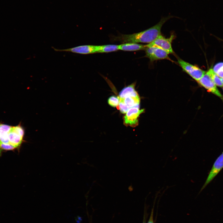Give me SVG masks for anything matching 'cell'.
Returning a JSON list of instances; mask_svg holds the SVG:
<instances>
[{
    "label": "cell",
    "mask_w": 223,
    "mask_h": 223,
    "mask_svg": "<svg viewBox=\"0 0 223 223\" xmlns=\"http://www.w3.org/2000/svg\"><path fill=\"white\" fill-rule=\"evenodd\" d=\"M174 17H176L168 15L163 17L158 23L147 29L132 34L119 35L113 37L112 40L122 43L129 42L151 43L161 35V29L165 23Z\"/></svg>",
    "instance_id": "obj_2"
},
{
    "label": "cell",
    "mask_w": 223,
    "mask_h": 223,
    "mask_svg": "<svg viewBox=\"0 0 223 223\" xmlns=\"http://www.w3.org/2000/svg\"><path fill=\"white\" fill-rule=\"evenodd\" d=\"M177 62L184 72L197 81L201 79L206 73V71L180 58L177 59Z\"/></svg>",
    "instance_id": "obj_3"
},
{
    "label": "cell",
    "mask_w": 223,
    "mask_h": 223,
    "mask_svg": "<svg viewBox=\"0 0 223 223\" xmlns=\"http://www.w3.org/2000/svg\"><path fill=\"white\" fill-rule=\"evenodd\" d=\"M119 50V45H105L97 46V53H109Z\"/></svg>",
    "instance_id": "obj_13"
},
{
    "label": "cell",
    "mask_w": 223,
    "mask_h": 223,
    "mask_svg": "<svg viewBox=\"0 0 223 223\" xmlns=\"http://www.w3.org/2000/svg\"><path fill=\"white\" fill-rule=\"evenodd\" d=\"M119 101V97L112 95L108 98L107 103L111 106L113 107H116L118 106Z\"/></svg>",
    "instance_id": "obj_16"
},
{
    "label": "cell",
    "mask_w": 223,
    "mask_h": 223,
    "mask_svg": "<svg viewBox=\"0 0 223 223\" xmlns=\"http://www.w3.org/2000/svg\"><path fill=\"white\" fill-rule=\"evenodd\" d=\"M199 84L210 92L221 98L222 96L209 75L206 72L204 75L197 81Z\"/></svg>",
    "instance_id": "obj_8"
},
{
    "label": "cell",
    "mask_w": 223,
    "mask_h": 223,
    "mask_svg": "<svg viewBox=\"0 0 223 223\" xmlns=\"http://www.w3.org/2000/svg\"><path fill=\"white\" fill-rule=\"evenodd\" d=\"M146 48V45H143L136 43H125L119 45V50L125 51H135L145 50Z\"/></svg>",
    "instance_id": "obj_10"
},
{
    "label": "cell",
    "mask_w": 223,
    "mask_h": 223,
    "mask_svg": "<svg viewBox=\"0 0 223 223\" xmlns=\"http://www.w3.org/2000/svg\"><path fill=\"white\" fill-rule=\"evenodd\" d=\"M24 135L20 123L11 126L0 122V156L2 151L19 149L24 141Z\"/></svg>",
    "instance_id": "obj_1"
},
{
    "label": "cell",
    "mask_w": 223,
    "mask_h": 223,
    "mask_svg": "<svg viewBox=\"0 0 223 223\" xmlns=\"http://www.w3.org/2000/svg\"><path fill=\"white\" fill-rule=\"evenodd\" d=\"M222 90H223V86H222Z\"/></svg>",
    "instance_id": "obj_21"
},
{
    "label": "cell",
    "mask_w": 223,
    "mask_h": 223,
    "mask_svg": "<svg viewBox=\"0 0 223 223\" xmlns=\"http://www.w3.org/2000/svg\"><path fill=\"white\" fill-rule=\"evenodd\" d=\"M221 81L222 82V84H223V78H221Z\"/></svg>",
    "instance_id": "obj_19"
},
{
    "label": "cell",
    "mask_w": 223,
    "mask_h": 223,
    "mask_svg": "<svg viewBox=\"0 0 223 223\" xmlns=\"http://www.w3.org/2000/svg\"><path fill=\"white\" fill-rule=\"evenodd\" d=\"M142 223H146V218L145 217H144V218L143 219V221Z\"/></svg>",
    "instance_id": "obj_18"
},
{
    "label": "cell",
    "mask_w": 223,
    "mask_h": 223,
    "mask_svg": "<svg viewBox=\"0 0 223 223\" xmlns=\"http://www.w3.org/2000/svg\"><path fill=\"white\" fill-rule=\"evenodd\" d=\"M223 168V152L217 158L205 182L200 191V192L214 178Z\"/></svg>",
    "instance_id": "obj_9"
},
{
    "label": "cell",
    "mask_w": 223,
    "mask_h": 223,
    "mask_svg": "<svg viewBox=\"0 0 223 223\" xmlns=\"http://www.w3.org/2000/svg\"><path fill=\"white\" fill-rule=\"evenodd\" d=\"M144 111L143 109H140L139 107H134L129 108L124 116V124L126 126L132 127L136 126L138 124V118Z\"/></svg>",
    "instance_id": "obj_5"
},
{
    "label": "cell",
    "mask_w": 223,
    "mask_h": 223,
    "mask_svg": "<svg viewBox=\"0 0 223 223\" xmlns=\"http://www.w3.org/2000/svg\"><path fill=\"white\" fill-rule=\"evenodd\" d=\"M174 38L173 34L171 35L169 37L166 38L162 35H160L152 43L146 45V46H155L163 49L169 54H173L172 42Z\"/></svg>",
    "instance_id": "obj_4"
},
{
    "label": "cell",
    "mask_w": 223,
    "mask_h": 223,
    "mask_svg": "<svg viewBox=\"0 0 223 223\" xmlns=\"http://www.w3.org/2000/svg\"><path fill=\"white\" fill-rule=\"evenodd\" d=\"M52 48L57 51L68 52L80 54L87 55L97 53V46L84 45L63 49H57L53 47Z\"/></svg>",
    "instance_id": "obj_7"
},
{
    "label": "cell",
    "mask_w": 223,
    "mask_h": 223,
    "mask_svg": "<svg viewBox=\"0 0 223 223\" xmlns=\"http://www.w3.org/2000/svg\"><path fill=\"white\" fill-rule=\"evenodd\" d=\"M221 98H222V99L223 102V96Z\"/></svg>",
    "instance_id": "obj_20"
},
{
    "label": "cell",
    "mask_w": 223,
    "mask_h": 223,
    "mask_svg": "<svg viewBox=\"0 0 223 223\" xmlns=\"http://www.w3.org/2000/svg\"><path fill=\"white\" fill-rule=\"evenodd\" d=\"M207 72L213 82L216 86L222 87L223 84L222 82L221 78L219 77L214 73L212 69H209Z\"/></svg>",
    "instance_id": "obj_14"
},
{
    "label": "cell",
    "mask_w": 223,
    "mask_h": 223,
    "mask_svg": "<svg viewBox=\"0 0 223 223\" xmlns=\"http://www.w3.org/2000/svg\"><path fill=\"white\" fill-rule=\"evenodd\" d=\"M145 50L146 57L151 62L158 60L169 59L168 55L169 54L165 50L159 48L146 46Z\"/></svg>",
    "instance_id": "obj_6"
},
{
    "label": "cell",
    "mask_w": 223,
    "mask_h": 223,
    "mask_svg": "<svg viewBox=\"0 0 223 223\" xmlns=\"http://www.w3.org/2000/svg\"><path fill=\"white\" fill-rule=\"evenodd\" d=\"M135 84L133 83L123 88L119 93V98H123L130 96L139 95L135 89Z\"/></svg>",
    "instance_id": "obj_12"
},
{
    "label": "cell",
    "mask_w": 223,
    "mask_h": 223,
    "mask_svg": "<svg viewBox=\"0 0 223 223\" xmlns=\"http://www.w3.org/2000/svg\"><path fill=\"white\" fill-rule=\"evenodd\" d=\"M153 208L152 209L149 220L147 223H154L153 220Z\"/></svg>",
    "instance_id": "obj_17"
},
{
    "label": "cell",
    "mask_w": 223,
    "mask_h": 223,
    "mask_svg": "<svg viewBox=\"0 0 223 223\" xmlns=\"http://www.w3.org/2000/svg\"><path fill=\"white\" fill-rule=\"evenodd\" d=\"M129 109L134 107H139L140 98L139 96H130L123 98H119Z\"/></svg>",
    "instance_id": "obj_11"
},
{
    "label": "cell",
    "mask_w": 223,
    "mask_h": 223,
    "mask_svg": "<svg viewBox=\"0 0 223 223\" xmlns=\"http://www.w3.org/2000/svg\"><path fill=\"white\" fill-rule=\"evenodd\" d=\"M212 70L219 77L223 79V62H219L215 64Z\"/></svg>",
    "instance_id": "obj_15"
}]
</instances>
